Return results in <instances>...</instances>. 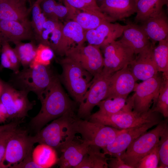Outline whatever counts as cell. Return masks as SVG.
I'll use <instances>...</instances> for the list:
<instances>
[{
  "mask_svg": "<svg viewBox=\"0 0 168 168\" xmlns=\"http://www.w3.org/2000/svg\"><path fill=\"white\" fill-rule=\"evenodd\" d=\"M160 168L168 167V127L161 135L158 143Z\"/></svg>",
  "mask_w": 168,
  "mask_h": 168,
  "instance_id": "obj_34",
  "label": "cell"
},
{
  "mask_svg": "<svg viewBox=\"0 0 168 168\" xmlns=\"http://www.w3.org/2000/svg\"><path fill=\"white\" fill-rule=\"evenodd\" d=\"M127 26L104 21L94 29L85 30L86 41L102 48L121 36Z\"/></svg>",
  "mask_w": 168,
  "mask_h": 168,
  "instance_id": "obj_15",
  "label": "cell"
},
{
  "mask_svg": "<svg viewBox=\"0 0 168 168\" xmlns=\"http://www.w3.org/2000/svg\"><path fill=\"white\" fill-rule=\"evenodd\" d=\"M108 168H132L126 164L121 159L120 156L112 157L108 159Z\"/></svg>",
  "mask_w": 168,
  "mask_h": 168,
  "instance_id": "obj_44",
  "label": "cell"
},
{
  "mask_svg": "<svg viewBox=\"0 0 168 168\" xmlns=\"http://www.w3.org/2000/svg\"><path fill=\"white\" fill-rule=\"evenodd\" d=\"M86 41L85 30L76 22L69 20L63 25L61 40L56 53L65 55L70 49L83 45Z\"/></svg>",
  "mask_w": 168,
  "mask_h": 168,
  "instance_id": "obj_19",
  "label": "cell"
},
{
  "mask_svg": "<svg viewBox=\"0 0 168 168\" xmlns=\"http://www.w3.org/2000/svg\"><path fill=\"white\" fill-rule=\"evenodd\" d=\"M63 25L61 22L58 21L51 34L49 46L55 53L57 51L61 40Z\"/></svg>",
  "mask_w": 168,
  "mask_h": 168,
  "instance_id": "obj_40",
  "label": "cell"
},
{
  "mask_svg": "<svg viewBox=\"0 0 168 168\" xmlns=\"http://www.w3.org/2000/svg\"><path fill=\"white\" fill-rule=\"evenodd\" d=\"M49 67L33 62L29 67L13 73L10 85L17 89L34 93L40 100L55 76Z\"/></svg>",
  "mask_w": 168,
  "mask_h": 168,
  "instance_id": "obj_3",
  "label": "cell"
},
{
  "mask_svg": "<svg viewBox=\"0 0 168 168\" xmlns=\"http://www.w3.org/2000/svg\"><path fill=\"white\" fill-rule=\"evenodd\" d=\"M168 0H138L136 2V23H142L149 18L155 16L163 10V6Z\"/></svg>",
  "mask_w": 168,
  "mask_h": 168,
  "instance_id": "obj_26",
  "label": "cell"
},
{
  "mask_svg": "<svg viewBox=\"0 0 168 168\" xmlns=\"http://www.w3.org/2000/svg\"><path fill=\"white\" fill-rule=\"evenodd\" d=\"M65 6L74 10L101 12L96 0H63Z\"/></svg>",
  "mask_w": 168,
  "mask_h": 168,
  "instance_id": "obj_33",
  "label": "cell"
},
{
  "mask_svg": "<svg viewBox=\"0 0 168 168\" xmlns=\"http://www.w3.org/2000/svg\"><path fill=\"white\" fill-rule=\"evenodd\" d=\"M58 21V20L52 19L47 18L43 26L39 44H42L50 46L49 36L55 29Z\"/></svg>",
  "mask_w": 168,
  "mask_h": 168,
  "instance_id": "obj_39",
  "label": "cell"
},
{
  "mask_svg": "<svg viewBox=\"0 0 168 168\" xmlns=\"http://www.w3.org/2000/svg\"><path fill=\"white\" fill-rule=\"evenodd\" d=\"M60 64L62 72L59 79L72 97L80 104L92 82V75L66 57L60 61Z\"/></svg>",
  "mask_w": 168,
  "mask_h": 168,
  "instance_id": "obj_4",
  "label": "cell"
},
{
  "mask_svg": "<svg viewBox=\"0 0 168 168\" xmlns=\"http://www.w3.org/2000/svg\"><path fill=\"white\" fill-rule=\"evenodd\" d=\"M111 75L102 72L93 77L92 82L79 104L78 118L89 117L94 107L106 98Z\"/></svg>",
  "mask_w": 168,
  "mask_h": 168,
  "instance_id": "obj_12",
  "label": "cell"
},
{
  "mask_svg": "<svg viewBox=\"0 0 168 168\" xmlns=\"http://www.w3.org/2000/svg\"><path fill=\"white\" fill-rule=\"evenodd\" d=\"M162 77L158 74L137 84L134 94L131 97L133 111L139 114L148 112L152 103L154 106L159 95Z\"/></svg>",
  "mask_w": 168,
  "mask_h": 168,
  "instance_id": "obj_10",
  "label": "cell"
},
{
  "mask_svg": "<svg viewBox=\"0 0 168 168\" xmlns=\"http://www.w3.org/2000/svg\"><path fill=\"white\" fill-rule=\"evenodd\" d=\"M29 93L17 89L10 84L4 83L0 100L6 110L8 119L21 122L28 116V112L36 104L35 101L29 100L28 97Z\"/></svg>",
  "mask_w": 168,
  "mask_h": 168,
  "instance_id": "obj_8",
  "label": "cell"
},
{
  "mask_svg": "<svg viewBox=\"0 0 168 168\" xmlns=\"http://www.w3.org/2000/svg\"><path fill=\"white\" fill-rule=\"evenodd\" d=\"M104 55L102 71L112 75L128 66L134 58L133 49L121 39L114 40L102 48Z\"/></svg>",
  "mask_w": 168,
  "mask_h": 168,
  "instance_id": "obj_9",
  "label": "cell"
},
{
  "mask_svg": "<svg viewBox=\"0 0 168 168\" xmlns=\"http://www.w3.org/2000/svg\"><path fill=\"white\" fill-rule=\"evenodd\" d=\"M158 113L152 108L147 112L139 114L133 110L124 111L112 114H100L96 112L89 116L90 120L97 122L105 125L120 130L141 125L155 121H161Z\"/></svg>",
  "mask_w": 168,
  "mask_h": 168,
  "instance_id": "obj_7",
  "label": "cell"
},
{
  "mask_svg": "<svg viewBox=\"0 0 168 168\" xmlns=\"http://www.w3.org/2000/svg\"><path fill=\"white\" fill-rule=\"evenodd\" d=\"M161 121L151 122L123 129L111 143L101 149L105 155H109L112 157L120 156L135 139Z\"/></svg>",
  "mask_w": 168,
  "mask_h": 168,
  "instance_id": "obj_14",
  "label": "cell"
},
{
  "mask_svg": "<svg viewBox=\"0 0 168 168\" xmlns=\"http://www.w3.org/2000/svg\"><path fill=\"white\" fill-rule=\"evenodd\" d=\"M51 47L42 44L37 45L36 54L33 62L45 66H49L54 55Z\"/></svg>",
  "mask_w": 168,
  "mask_h": 168,
  "instance_id": "obj_35",
  "label": "cell"
},
{
  "mask_svg": "<svg viewBox=\"0 0 168 168\" xmlns=\"http://www.w3.org/2000/svg\"><path fill=\"white\" fill-rule=\"evenodd\" d=\"M99 108L96 113L103 114H112L133 110L131 97H108L101 101L97 105Z\"/></svg>",
  "mask_w": 168,
  "mask_h": 168,
  "instance_id": "obj_27",
  "label": "cell"
},
{
  "mask_svg": "<svg viewBox=\"0 0 168 168\" xmlns=\"http://www.w3.org/2000/svg\"><path fill=\"white\" fill-rule=\"evenodd\" d=\"M8 119V116L6 110L0 100V123H4Z\"/></svg>",
  "mask_w": 168,
  "mask_h": 168,
  "instance_id": "obj_47",
  "label": "cell"
},
{
  "mask_svg": "<svg viewBox=\"0 0 168 168\" xmlns=\"http://www.w3.org/2000/svg\"><path fill=\"white\" fill-rule=\"evenodd\" d=\"M71 20L78 23L85 30L94 29L105 21H114L102 12L76 10Z\"/></svg>",
  "mask_w": 168,
  "mask_h": 168,
  "instance_id": "obj_25",
  "label": "cell"
},
{
  "mask_svg": "<svg viewBox=\"0 0 168 168\" xmlns=\"http://www.w3.org/2000/svg\"><path fill=\"white\" fill-rule=\"evenodd\" d=\"M29 12L26 5V0L0 1V20L30 23L27 18Z\"/></svg>",
  "mask_w": 168,
  "mask_h": 168,
  "instance_id": "obj_23",
  "label": "cell"
},
{
  "mask_svg": "<svg viewBox=\"0 0 168 168\" xmlns=\"http://www.w3.org/2000/svg\"><path fill=\"white\" fill-rule=\"evenodd\" d=\"M90 145L81 140L74 139L61 150L62 154L56 164L60 168H75L88 152Z\"/></svg>",
  "mask_w": 168,
  "mask_h": 168,
  "instance_id": "obj_18",
  "label": "cell"
},
{
  "mask_svg": "<svg viewBox=\"0 0 168 168\" xmlns=\"http://www.w3.org/2000/svg\"><path fill=\"white\" fill-rule=\"evenodd\" d=\"M1 0H0V1Z\"/></svg>",
  "mask_w": 168,
  "mask_h": 168,
  "instance_id": "obj_53",
  "label": "cell"
},
{
  "mask_svg": "<svg viewBox=\"0 0 168 168\" xmlns=\"http://www.w3.org/2000/svg\"><path fill=\"white\" fill-rule=\"evenodd\" d=\"M137 81L128 66L115 72L111 76L105 99L117 97H127L134 90Z\"/></svg>",
  "mask_w": 168,
  "mask_h": 168,
  "instance_id": "obj_17",
  "label": "cell"
},
{
  "mask_svg": "<svg viewBox=\"0 0 168 168\" xmlns=\"http://www.w3.org/2000/svg\"><path fill=\"white\" fill-rule=\"evenodd\" d=\"M14 49L23 68L30 67L35 58L37 45L33 41L24 43L21 41L14 43Z\"/></svg>",
  "mask_w": 168,
  "mask_h": 168,
  "instance_id": "obj_30",
  "label": "cell"
},
{
  "mask_svg": "<svg viewBox=\"0 0 168 168\" xmlns=\"http://www.w3.org/2000/svg\"><path fill=\"white\" fill-rule=\"evenodd\" d=\"M0 48H0V54H1V49Z\"/></svg>",
  "mask_w": 168,
  "mask_h": 168,
  "instance_id": "obj_52",
  "label": "cell"
},
{
  "mask_svg": "<svg viewBox=\"0 0 168 168\" xmlns=\"http://www.w3.org/2000/svg\"><path fill=\"white\" fill-rule=\"evenodd\" d=\"M57 4L55 0H42L40 5L42 11L47 18L53 19L54 10Z\"/></svg>",
  "mask_w": 168,
  "mask_h": 168,
  "instance_id": "obj_42",
  "label": "cell"
},
{
  "mask_svg": "<svg viewBox=\"0 0 168 168\" xmlns=\"http://www.w3.org/2000/svg\"><path fill=\"white\" fill-rule=\"evenodd\" d=\"M121 40L129 45L137 54L152 43L141 27L136 24L127 25L123 33Z\"/></svg>",
  "mask_w": 168,
  "mask_h": 168,
  "instance_id": "obj_24",
  "label": "cell"
},
{
  "mask_svg": "<svg viewBox=\"0 0 168 168\" xmlns=\"http://www.w3.org/2000/svg\"><path fill=\"white\" fill-rule=\"evenodd\" d=\"M1 43H2L1 39L0 37V48H1Z\"/></svg>",
  "mask_w": 168,
  "mask_h": 168,
  "instance_id": "obj_49",
  "label": "cell"
},
{
  "mask_svg": "<svg viewBox=\"0 0 168 168\" xmlns=\"http://www.w3.org/2000/svg\"><path fill=\"white\" fill-rule=\"evenodd\" d=\"M72 126L76 134L81 135L82 141L101 149L111 143L123 130L77 117Z\"/></svg>",
  "mask_w": 168,
  "mask_h": 168,
  "instance_id": "obj_5",
  "label": "cell"
},
{
  "mask_svg": "<svg viewBox=\"0 0 168 168\" xmlns=\"http://www.w3.org/2000/svg\"><path fill=\"white\" fill-rule=\"evenodd\" d=\"M73 111L68 112L44 127L34 136L35 143L48 145L60 151L76 136Z\"/></svg>",
  "mask_w": 168,
  "mask_h": 168,
  "instance_id": "obj_2",
  "label": "cell"
},
{
  "mask_svg": "<svg viewBox=\"0 0 168 168\" xmlns=\"http://www.w3.org/2000/svg\"><path fill=\"white\" fill-rule=\"evenodd\" d=\"M158 143L148 154L139 161L135 168H159V157Z\"/></svg>",
  "mask_w": 168,
  "mask_h": 168,
  "instance_id": "obj_36",
  "label": "cell"
},
{
  "mask_svg": "<svg viewBox=\"0 0 168 168\" xmlns=\"http://www.w3.org/2000/svg\"><path fill=\"white\" fill-rule=\"evenodd\" d=\"M136 2H136L138 0H134Z\"/></svg>",
  "mask_w": 168,
  "mask_h": 168,
  "instance_id": "obj_51",
  "label": "cell"
},
{
  "mask_svg": "<svg viewBox=\"0 0 168 168\" xmlns=\"http://www.w3.org/2000/svg\"><path fill=\"white\" fill-rule=\"evenodd\" d=\"M46 17L42 12L34 20L30 22L34 30L36 40L40 42L44 24L47 19Z\"/></svg>",
  "mask_w": 168,
  "mask_h": 168,
  "instance_id": "obj_41",
  "label": "cell"
},
{
  "mask_svg": "<svg viewBox=\"0 0 168 168\" xmlns=\"http://www.w3.org/2000/svg\"><path fill=\"white\" fill-rule=\"evenodd\" d=\"M154 45L151 44L131 62L128 66L137 80L144 81L151 78L158 72L153 53Z\"/></svg>",
  "mask_w": 168,
  "mask_h": 168,
  "instance_id": "obj_16",
  "label": "cell"
},
{
  "mask_svg": "<svg viewBox=\"0 0 168 168\" xmlns=\"http://www.w3.org/2000/svg\"><path fill=\"white\" fill-rule=\"evenodd\" d=\"M4 83L0 81V96L2 94L4 87Z\"/></svg>",
  "mask_w": 168,
  "mask_h": 168,
  "instance_id": "obj_48",
  "label": "cell"
},
{
  "mask_svg": "<svg viewBox=\"0 0 168 168\" xmlns=\"http://www.w3.org/2000/svg\"><path fill=\"white\" fill-rule=\"evenodd\" d=\"M31 23L14 20L0 19V37L1 41L14 44L31 39L32 32Z\"/></svg>",
  "mask_w": 168,
  "mask_h": 168,
  "instance_id": "obj_20",
  "label": "cell"
},
{
  "mask_svg": "<svg viewBox=\"0 0 168 168\" xmlns=\"http://www.w3.org/2000/svg\"><path fill=\"white\" fill-rule=\"evenodd\" d=\"M1 53L0 70L3 68H7L14 72V67L5 52L1 49Z\"/></svg>",
  "mask_w": 168,
  "mask_h": 168,
  "instance_id": "obj_45",
  "label": "cell"
},
{
  "mask_svg": "<svg viewBox=\"0 0 168 168\" xmlns=\"http://www.w3.org/2000/svg\"><path fill=\"white\" fill-rule=\"evenodd\" d=\"M162 81L159 95L153 111L161 114L165 118L168 117V76L162 75Z\"/></svg>",
  "mask_w": 168,
  "mask_h": 168,
  "instance_id": "obj_32",
  "label": "cell"
},
{
  "mask_svg": "<svg viewBox=\"0 0 168 168\" xmlns=\"http://www.w3.org/2000/svg\"><path fill=\"white\" fill-rule=\"evenodd\" d=\"M65 57L77 64L93 77L100 73L104 67V58L100 48L89 44L72 48Z\"/></svg>",
  "mask_w": 168,
  "mask_h": 168,
  "instance_id": "obj_11",
  "label": "cell"
},
{
  "mask_svg": "<svg viewBox=\"0 0 168 168\" xmlns=\"http://www.w3.org/2000/svg\"><path fill=\"white\" fill-rule=\"evenodd\" d=\"M96 0V2H97V1H98L101 2L104 0Z\"/></svg>",
  "mask_w": 168,
  "mask_h": 168,
  "instance_id": "obj_50",
  "label": "cell"
},
{
  "mask_svg": "<svg viewBox=\"0 0 168 168\" xmlns=\"http://www.w3.org/2000/svg\"><path fill=\"white\" fill-rule=\"evenodd\" d=\"M154 45L157 42L168 37V21L163 10L158 14L142 23L140 26Z\"/></svg>",
  "mask_w": 168,
  "mask_h": 168,
  "instance_id": "obj_22",
  "label": "cell"
},
{
  "mask_svg": "<svg viewBox=\"0 0 168 168\" xmlns=\"http://www.w3.org/2000/svg\"><path fill=\"white\" fill-rule=\"evenodd\" d=\"M1 49L6 53L15 70L14 73L18 72L21 66L20 63L14 48L12 47L8 42L2 41Z\"/></svg>",
  "mask_w": 168,
  "mask_h": 168,
  "instance_id": "obj_38",
  "label": "cell"
},
{
  "mask_svg": "<svg viewBox=\"0 0 168 168\" xmlns=\"http://www.w3.org/2000/svg\"><path fill=\"white\" fill-rule=\"evenodd\" d=\"M41 107L30 122L36 133L51 121L73 111V104L64 91L58 77L55 75L39 100Z\"/></svg>",
  "mask_w": 168,
  "mask_h": 168,
  "instance_id": "obj_1",
  "label": "cell"
},
{
  "mask_svg": "<svg viewBox=\"0 0 168 168\" xmlns=\"http://www.w3.org/2000/svg\"><path fill=\"white\" fill-rule=\"evenodd\" d=\"M99 7L101 12L114 21L122 20L136 13L134 0H104Z\"/></svg>",
  "mask_w": 168,
  "mask_h": 168,
  "instance_id": "obj_21",
  "label": "cell"
},
{
  "mask_svg": "<svg viewBox=\"0 0 168 168\" xmlns=\"http://www.w3.org/2000/svg\"><path fill=\"white\" fill-rule=\"evenodd\" d=\"M98 147L90 145L88 151L80 163L75 168H108V160L105 155Z\"/></svg>",
  "mask_w": 168,
  "mask_h": 168,
  "instance_id": "obj_29",
  "label": "cell"
},
{
  "mask_svg": "<svg viewBox=\"0 0 168 168\" xmlns=\"http://www.w3.org/2000/svg\"><path fill=\"white\" fill-rule=\"evenodd\" d=\"M17 128L6 130L0 133V168H7L4 158L7 143Z\"/></svg>",
  "mask_w": 168,
  "mask_h": 168,
  "instance_id": "obj_37",
  "label": "cell"
},
{
  "mask_svg": "<svg viewBox=\"0 0 168 168\" xmlns=\"http://www.w3.org/2000/svg\"><path fill=\"white\" fill-rule=\"evenodd\" d=\"M168 126L167 121H161L153 129L135 139L120 156L122 160L132 168L158 144L162 133Z\"/></svg>",
  "mask_w": 168,
  "mask_h": 168,
  "instance_id": "obj_6",
  "label": "cell"
},
{
  "mask_svg": "<svg viewBox=\"0 0 168 168\" xmlns=\"http://www.w3.org/2000/svg\"><path fill=\"white\" fill-rule=\"evenodd\" d=\"M20 121H13L11 122L3 125H0V133L3 131L17 128Z\"/></svg>",
  "mask_w": 168,
  "mask_h": 168,
  "instance_id": "obj_46",
  "label": "cell"
},
{
  "mask_svg": "<svg viewBox=\"0 0 168 168\" xmlns=\"http://www.w3.org/2000/svg\"><path fill=\"white\" fill-rule=\"evenodd\" d=\"M10 168H40L33 161L32 153L19 163L12 166Z\"/></svg>",
  "mask_w": 168,
  "mask_h": 168,
  "instance_id": "obj_43",
  "label": "cell"
},
{
  "mask_svg": "<svg viewBox=\"0 0 168 168\" xmlns=\"http://www.w3.org/2000/svg\"><path fill=\"white\" fill-rule=\"evenodd\" d=\"M33 161L40 168H48L56 164L58 157L56 150L44 144H39L32 152Z\"/></svg>",
  "mask_w": 168,
  "mask_h": 168,
  "instance_id": "obj_28",
  "label": "cell"
},
{
  "mask_svg": "<svg viewBox=\"0 0 168 168\" xmlns=\"http://www.w3.org/2000/svg\"><path fill=\"white\" fill-rule=\"evenodd\" d=\"M153 50L154 59L158 72L168 76V37L158 42Z\"/></svg>",
  "mask_w": 168,
  "mask_h": 168,
  "instance_id": "obj_31",
  "label": "cell"
},
{
  "mask_svg": "<svg viewBox=\"0 0 168 168\" xmlns=\"http://www.w3.org/2000/svg\"><path fill=\"white\" fill-rule=\"evenodd\" d=\"M35 143L33 136L29 135L26 130L17 129L6 147L4 161L8 168L21 162L32 153Z\"/></svg>",
  "mask_w": 168,
  "mask_h": 168,
  "instance_id": "obj_13",
  "label": "cell"
}]
</instances>
